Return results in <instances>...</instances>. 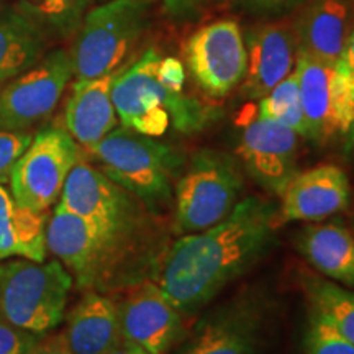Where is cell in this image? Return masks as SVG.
Instances as JSON below:
<instances>
[{"label": "cell", "mask_w": 354, "mask_h": 354, "mask_svg": "<svg viewBox=\"0 0 354 354\" xmlns=\"http://www.w3.org/2000/svg\"><path fill=\"white\" fill-rule=\"evenodd\" d=\"M73 276L59 261L13 259L0 263V318L43 335L64 318Z\"/></svg>", "instance_id": "4"}, {"label": "cell", "mask_w": 354, "mask_h": 354, "mask_svg": "<svg viewBox=\"0 0 354 354\" xmlns=\"http://www.w3.org/2000/svg\"><path fill=\"white\" fill-rule=\"evenodd\" d=\"M304 344L307 354H354V344L315 312L310 317Z\"/></svg>", "instance_id": "26"}, {"label": "cell", "mask_w": 354, "mask_h": 354, "mask_svg": "<svg viewBox=\"0 0 354 354\" xmlns=\"http://www.w3.org/2000/svg\"><path fill=\"white\" fill-rule=\"evenodd\" d=\"M297 248L323 276L354 287V236L343 225L336 221L308 225L299 234Z\"/></svg>", "instance_id": "21"}, {"label": "cell", "mask_w": 354, "mask_h": 354, "mask_svg": "<svg viewBox=\"0 0 354 354\" xmlns=\"http://www.w3.org/2000/svg\"><path fill=\"white\" fill-rule=\"evenodd\" d=\"M43 354H71V353L68 351V349H66L64 344H61V346H56V348L48 349V351L43 353Z\"/></svg>", "instance_id": "35"}, {"label": "cell", "mask_w": 354, "mask_h": 354, "mask_svg": "<svg viewBox=\"0 0 354 354\" xmlns=\"http://www.w3.org/2000/svg\"><path fill=\"white\" fill-rule=\"evenodd\" d=\"M115 74L91 81H76L66 105L64 120L68 133L88 151L117 127V112L110 97Z\"/></svg>", "instance_id": "18"}, {"label": "cell", "mask_w": 354, "mask_h": 354, "mask_svg": "<svg viewBox=\"0 0 354 354\" xmlns=\"http://www.w3.org/2000/svg\"><path fill=\"white\" fill-rule=\"evenodd\" d=\"M158 79L171 91L183 92L185 82L184 66L176 57H165L158 66Z\"/></svg>", "instance_id": "29"}, {"label": "cell", "mask_w": 354, "mask_h": 354, "mask_svg": "<svg viewBox=\"0 0 354 354\" xmlns=\"http://www.w3.org/2000/svg\"><path fill=\"white\" fill-rule=\"evenodd\" d=\"M297 133L256 115L243 128L238 154L248 174L274 196H282L297 174Z\"/></svg>", "instance_id": "12"}, {"label": "cell", "mask_w": 354, "mask_h": 354, "mask_svg": "<svg viewBox=\"0 0 354 354\" xmlns=\"http://www.w3.org/2000/svg\"><path fill=\"white\" fill-rule=\"evenodd\" d=\"M59 205L88 221L115 248L135 232L140 218L131 194L81 159L68 174Z\"/></svg>", "instance_id": "8"}, {"label": "cell", "mask_w": 354, "mask_h": 354, "mask_svg": "<svg viewBox=\"0 0 354 354\" xmlns=\"http://www.w3.org/2000/svg\"><path fill=\"white\" fill-rule=\"evenodd\" d=\"M276 205L258 196L236 203L214 227L177 240L158 286L183 315L196 313L266 254L277 227Z\"/></svg>", "instance_id": "1"}, {"label": "cell", "mask_w": 354, "mask_h": 354, "mask_svg": "<svg viewBox=\"0 0 354 354\" xmlns=\"http://www.w3.org/2000/svg\"><path fill=\"white\" fill-rule=\"evenodd\" d=\"M115 305L123 342L149 354H166L183 331V313L154 282H141Z\"/></svg>", "instance_id": "13"}, {"label": "cell", "mask_w": 354, "mask_h": 354, "mask_svg": "<svg viewBox=\"0 0 354 354\" xmlns=\"http://www.w3.org/2000/svg\"><path fill=\"white\" fill-rule=\"evenodd\" d=\"M32 140L33 136L26 131L0 130V184L10 180L13 167Z\"/></svg>", "instance_id": "27"}, {"label": "cell", "mask_w": 354, "mask_h": 354, "mask_svg": "<svg viewBox=\"0 0 354 354\" xmlns=\"http://www.w3.org/2000/svg\"><path fill=\"white\" fill-rule=\"evenodd\" d=\"M339 64H342L344 73H346L348 81L351 84L353 94H354V25L351 26V32L348 35L342 59H339Z\"/></svg>", "instance_id": "30"}, {"label": "cell", "mask_w": 354, "mask_h": 354, "mask_svg": "<svg viewBox=\"0 0 354 354\" xmlns=\"http://www.w3.org/2000/svg\"><path fill=\"white\" fill-rule=\"evenodd\" d=\"M240 166L232 156L202 149L176 184V227L189 234L207 230L232 214L243 192Z\"/></svg>", "instance_id": "5"}, {"label": "cell", "mask_w": 354, "mask_h": 354, "mask_svg": "<svg viewBox=\"0 0 354 354\" xmlns=\"http://www.w3.org/2000/svg\"><path fill=\"white\" fill-rule=\"evenodd\" d=\"M261 315L250 300H234L198 323L183 354H258Z\"/></svg>", "instance_id": "16"}, {"label": "cell", "mask_w": 354, "mask_h": 354, "mask_svg": "<svg viewBox=\"0 0 354 354\" xmlns=\"http://www.w3.org/2000/svg\"><path fill=\"white\" fill-rule=\"evenodd\" d=\"M281 198L282 221H320L348 209L351 185L342 167L323 165L297 172Z\"/></svg>", "instance_id": "15"}, {"label": "cell", "mask_w": 354, "mask_h": 354, "mask_svg": "<svg viewBox=\"0 0 354 354\" xmlns=\"http://www.w3.org/2000/svg\"><path fill=\"white\" fill-rule=\"evenodd\" d=\"M294 74L307 128L305 136L317 143L344 136L354 120V94L339 61L323 63L299 53Z\"/></svg>", "instance_id": "9"}, {"label": "cell", "mask_w": 354, "mask_h": 354, "mask_svg": "<svg viewBox=\"0 0 354 354\" xmlns=\"http://www.w3.org/2000/svg\"><path fill=\"white\" fill-rule=\"evenodd\" d=\"M343 151L346 156H354V120L351 123V127H349V130L344 133Z\"/></svg>", "instance_id": "34"}, {"label": "cell", "mask_w": 354, "mask_h": 354, "mask_svg": "<svg viewBox=\"0 0 354 354\" xmlns=\"http://www.w3.org/2000/svg\"><path fill=\"white\" fill-rule=\"evenodd\" d=\"M351 32V10L344 0H315L297 25V53L336 64Z\"/></svg>", "instance_id": "19"}, {"label": "cell", "mask_w": 354, "mask_h": 354, "mask_svg": "<svg viewBox=\"0 0 354 354\" xmlns=\"http://www.w3.org/2000/svg\"><path fill=\"white\" fill-rule=\"evenodd\" d=\"M196 82L212 97H225L245 79L248 53L241 30L232 20H220L198 30L184 50Z\"/></svg>", "instance_id": "11"}, {"label": "cell", "mask_w": 354, "mask_h": 354, "mask_svg": "<svg viewBox=\"0 0 354 354\" xmlns=\"http://www.w3.org/2000/svg\"><path fill=\"white\" fill-rule=\"evenodd\" d=\"M91 153L105 176L146 205L165 207L172 201L183 159L169 146L123 127L113 128Z\"/></svg>", "instance_id": "3"}, {"label": "cell", "mask_w": 354, "mask_h": 354, "mask_svg": "<svg viewBox=\"0 0 354 354\" xmlns=\"http://www.w3.org/2000/svg\"><path fill=\"white\" fill-rule=\"evenodd\" d=\"M109 354H149V353H146L145 349L135 346V344H131L128 342H123L122 339V342L118 343L117 346H115Z\"/></svg>", "instance_id": "32"}, {"label": "cell", "mask_w": 354, "mask_h": 354, "mask_svg": "<svg viewBox=\"0 0 354 354\" xmlns=\"http://www.w3.org/2000/svg\"><path fill=\"white\" fill-rule=\"evenodd\" d=\"M159 63L161 56L148 50L127 71L115 74L110 97L122 125L151 138L165 135L171 123L185 135L202 130L210 122V110L162 86L158 79Z\"/></svg>", "instance_id": "2"}, {"label": "cell", "mask_w": 354, "mask_h": 354, "mask_svg": "<svg viewBox=\"0 0 354 354\" xmlns=\"http://www.w3.org/2000/svg\"><path fill=\"white\" fill-rule=\"evenodd\" d=\"M295 35L284 25H266L248 39L245 92L251 99H263L294 68Z\"/></svg>", "instance_id": "17"}, {"label": "cell", "mask_w": 354, "mask_h": 354, "mask_svg": "<svg viewBox=\"0 0 354 354\" xmlns=\"http://www.w3.org/2000/svg\"><path fill=\"white\" fill-rule=\"evenodd\" d=\"M0 354H37V338L0 318Z\"/></svg>", "instance_id": "28"}, {"label": "cell", "mask_w": 354, "mask_h": 354, "mask_svg": "<svg viewBox=\"0 0 354 354\" xmlns=\"http://www.w3.org/2000/svg\"><path fill=\"white\" fill-rule=\"evenodd\" d=\"M46 214L21 207L0 184V261H46Z\"/></svg>", "instance_id": "22"}, {"label": "cell", "mask_w": 354, "mask_h": 354, "mask_svg": "<svg viewBox=\"0 0 354 354\" xmlns=\"http://www.w3.org/2000/svg\"><path fill=\"white\" fill-rule=\"evenodd\" d=\"M64 346L71 354H109L122 342L117 305L91 292L68 317Z\"/></svg>", "instance_id": "20"}, {"label": "cell", "mask_w": 354, "mask_h": 354, "mask_svg": "<svg viewBox=\"0 0 354 354\" xmlns=\"http://www.w3.org/2000/svg\"><path fill=\"white\" fill-rule=\"evenodd\" d=\"M73 74L71 53L56 50L0 84V130L25 131L50 117Z\"/></svg>", "instance_id": "10"}, {"label": "cell", "mask_w": 354, "mask_h": 354, "mask_svg": "<svg viewBox=\"0 0 354 354\" xmlns=\"http://www.w3.org/2000/svg\"><path fill=\"white\" fill-rule=\"evenodd\" d=\"M258 115L289 127L297 135L305 136L307 128H305V117L295 74H289L284 81L279 82L268 95L261 99Z\"/></svg>", "instance_id": "25"}, {"label": "cell", "mask_w": 354, "mask_h": 354, "mask_svg": "<svg viewBox=\"0 0 354 354\" xmlns=\"http://www.w3.org/2000/svg\"><path fill=\"white\" fill-rule=\"evenodd\" d=\"M304 284L313 312L326 318L354 344V292L313 276L305 277Z\"/></svg>", "instance_id": "24"}, {"label": "cell", "mask_w": 354, "mask_h": 354, "mask_svg": "<svg viewBox=\"0 0 354 354\" xmlns=\"http://www.w3.org/2000/svg\"><path fill=\"white\" fill-rule=\"evenodd\" d=\"M46 248L66 266L81 287H91L99 281L109 256L115 251L88 221L57 203L46 223Z\"/></svg>", "instance_id": "14"}, {"label": "cell", "mask_w": 354, "mask_h": 354, "mask_svg": "<svg viewBox=\"0 0 354 354\" xmlns=\"http://www.w3.org/2000/svg\"><path fill=\"white\" fill-rule=\"evenodd\" d=\"M44 46L41 28L28 13L0 6V84L39 63Z\"/></svg>", "instance_id": "23"}, {"label": "cell", "mask_w": 354, "mask_h": 354, "mask_svg": "<svg viewBox=\"0 0 354 354\" xmlns=\"http://www.w3.org/2000/svg\"><path fill=\"white\" fill-rule=\"evenodd\" d=\"M196 0H165V6L172 15L184 12L185 8H189Z\"/></svg>", "instance_id": "33"}, {"label": "cell", "mask_w": 354, "mask_h": 354, "mask_svg": "<svg viewBox=\"0 0 354 354\" xmlns=\"http://www.w3.org/2000/svg\"><path fill=\"white\" fill-rule=\"evenodd\" d=\"M254 2L266 3V6H274V3H282V2H287V0H254Z\"/></svg>", "instance_id": "36"}, {"label": "cell", "mask_w": 354, "mask_h": 354, "mask_svg": "<svg viewBox=\"0 0 354 354\" xmlns=\"http://www.w3.org/2000/svg\"><path fill=\"white\" fill-rule=\"evenodd\" d=\"M68 7L69 0H43V2L39 3V12H43L44 15L56 17L68 10Z\"/></svg>", "instance_id": "31"}, {"label": "cell", "mask_w": 354, "mask_h": 354, "mask_svg": "<svg viewBox=\"0 0 354 354\" xmlns=\"http://www.w3.org/2000/svg\"><path fill=\"white\" fill-rule=\"evenodd\" d=\"M146 17L145 0H112L88 12L71 55L76 81L113 74L143 33Z\"/></svg>", "instance_id": "6"}, {"label": "cell", "mask_w": 354, "mask_h": 354, "mask_svg": "<svg viewBox=\"0 0 354 354\" xmlns=\"http://www.w3.org/2000/svg\"><path fill=\"white\" fill-rule=\"evenodd\" d=\"M79 161L76 140L61 128L38 133L13 167L12 196L21 207L44 214L59 201L64 183Z\"/></svg>", "instance_id": "7"}]
</instances>
